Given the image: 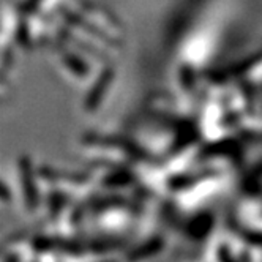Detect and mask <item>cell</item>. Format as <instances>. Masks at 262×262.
Wrapping results in <instances>:
<instances>
[{
  "instance_id": "1",
  "label": "cell",
  "mask_w": 262,
  "mask_h": 262,
  "mask_svg": "<svg viewBox=\"0 0 262 262\" xmlns=\"http://www.w3.org/2000/svg\"><path fill=\"white\" fill-rule=\"evenodd\" d=\"M19 174H21V183H23V196L26 209L30 213H35V210L40 207V191H38V183H36L33 164L29 158H21L19 163Z\"/></svg>"
},
{
  "instance_id": "2",
  "label": "cell",
  "mask_w": 262,
  "mask_h": 262,
  "mask_svg": "<svg viewBox=\"0 0 262 262\" xmlns=\"http://www.w3.org/2000/svg\"><path fill=\"white\" fill-rule=\"evenodd\" d=\"M60 60H62V65L68 70V71H71L73 74H76V76H84L85 74V67H84V63H82V60L81 59H78L76 55L74 54H70V52H63L62 54V57H60Z\"/></svg>"
},
{
  "instance_id": "3",
  "label": "cell",
  "mask_w": 262,
  "mask_h": 262,
  "mask_svg": "<svg viewBox=\"0 0 262 262\" xmlns=\"http://www.w3.org/2000/svg\"><path fill=\"white\" fill-rule=\"evenodd\" d=\"M11 202V191L8 186L0 180V204H10Z\"/></svg>"
}]
</instances>
